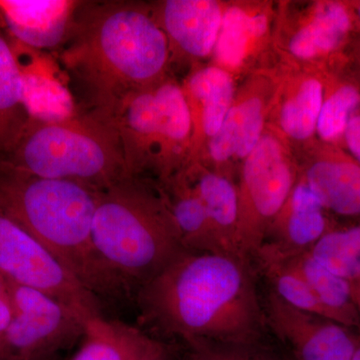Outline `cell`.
<instances>
[{"mask_svg": "<svg viewBox=\"0 0 360 360\" xmlns=\"http://www.w3.org/2000/svg\"><path fill=\"white\" fill-rule=\"evenodd\" d=\"M277 1L229 0L210 63L241 80L260 68L276 65L274 51Z\"/></svg>", "mask_w": 360, "mask_h": 360, "instance_id": "12", "label": "cell"}, {"mask_svg": "<svg viewBox=\"0 0 360 360\" xmlns=\"http://www.w3.org/2000/svg\"><path fill=\"white\" fill-rule=\"evenodd\" d=\"M352 293H354V303L360 316V281L352 283Z\"/></svg>", "mask_w": 360, "mask_h": 360, "instance_id": "33", "label": "cell"}, {"mask_svg": "<svg viewBox=\"0 0 360 360\" xmlns=\"http://www.w3.org/2000/svg\"><path fill=\"white\" fill-rule=\"evenodd\" d=\"M260 248L274 253L302 277L328 310L333 321L359 330L360 316L354 303L352 283L322 266L307 251L281 255L265 246Z\"/></svg>", "mask_w": 360, "mask_h": 360, "instance_id": "23", "label": "cell"}, {"mask_svg": "<svg viewBox=\"0 0 360 360\" xmlns=\"http://www.w3.org/2000/svg\"><path fill=\"white\" fill-rule=\"evenodd\" d=\"M356 33L347 0L277 1L274 51L278 63L333 65L345 58Z\"/></svg>", "mask_w": 360, "mask_h": 360, "instance_id": "8", "label": "cell"}, {"mask_svg": "<svg viewBox=\"0 0 360 360\" xmlns=\"http://www.w3.org/2000/svg\"><path fill=\"white\" fill-rule=\"evenodd\" d=\"M28 120L20 65L0 28V153L13 146Z\"/></svg>", "mask_w": 360, "mask_h": 360, "instance_id": "25", "label": "cell"}, {"mask_svg": "<svg viewBox=\"0 0 360 360\" xmlns=\"http://www.w3.org/2000/svg\"><path fill=\"white\" fill-rule=\"evenodd\" d=\"M115 321L125 360H172L167 345L139 326Z\"/></svg>", "mask_w": 360, "mask_h": 360, "instance_id": "29", "label": "cell"}, {"mask_svg": "<svg viewBox=\"0 0 360 360\" xmlns=\"http://www.w3.org/2000/svg\"><path fill=\"white\" fill-rule=\"evenodd\" d=\"M82 1L0 0V18L20 44L35 49H59Z\"/></svg>", "mask_w": 360, "mask_h": 360, "instance_id": "18", "label": "cell"}, {"mask_svg": "<svg viewBox=\"0 0 360 360\" xmlns=\"http://www.w3.org/2000/svg\"><path fill=\"white\" fill-rule=\"evenodd\" d=\"M352 360H360V329L359 333H357L356 347H355L354 359Z\"/></svg>", "mask_w": 360, "mask_h": 360, "instance_id": "35", "label": "cell"}, {"mask_svg": "<svg viewBox=\"0 0 360 360\" xmlns=\"http://www.w3.org/2000/svg\"><path fill=\"white\" fill-rule=\"evenodd\" d=\"M160 186L172 210L184 250L231 255L219 240L205 206L184 170Z\"/></svg>", "mask_w": 360, "mask_h": 360, "instance_id": "21", "label": "cell"}, {"mask_svg": "<svg viewBox=\"0 0 360 360\" xmlns=\"http://www.w3.org/2000/svg\"><path fill=\"white\" fill-rule=\"evenodd\" d=\"M286 360H292V359H291L290 357L288 356V355H286Z\"/></svg>", "mask_w": 360, "mask_h": 360, "instance_id": "36", "label": "cell"}, {"mask_svg": "<svg viewBox=\"0 0 360 360\" xmlns=\"http://www.w3.org/2000/svg\"><path fill=\"white\" fill-rule=\"evenodd\" d=\"M343 148L360 163V104L348 120L343 137Z\"/></svg>", "mask_w": 360, "mask_h": 360, "instance_id": "30", "label": "cell"}, {"mask_svg": "<svg viewBox=\"0 0 360 360\" xmlns=\"http://www.w3.org/2000/svg\"><path fill=\"white\" fill-rule=\"evenodd\" d=\"M250 262L182 250L135 293L139 328L186 345L259 340L266 326Z\"/></svg>", "mask_w": 360, "mask_h": 360, "instance_id": "2", "label": "cell"}, {"mask_svg": "<svg viewBox=\"0 0 360 360\" xmlns=\"http://www.w3.org/2000/svg\"><path fill=\"white\" fill-rule=\"evenodd\" d=\"M1 279L11 310L0 345L4 359L56 354L82 340L87 321L75 310L41 291Z\"/></svg>", "mask_w": 360, "mask_h": 360, "instance_id": "9", "label": "cell"}, {"mask_svg": "<svg viewBox=\"0 0 360 360\" xmlns=\"http://www.w3.org/2000/svg\"><path fill=\"white\" fill-rule=\"evenodd\" d=\"M0 276L41 291L85 321L101 315V300L20 224L0 210Z\"/></svg>", "mask_w": 360, "mask_h": 360, "instance_id": "10", "label": "cell"}, {"mask_svg": "<svg viewBox=\"0 0 360 360\" xmlns=\"http://www.w3.org/2000/svg\"><path fill=\"white\" fill-rule=\"evenodd\" d=\"M347 68L360 84V32L354 35L345 51Z\"/></svg>", "mask_w": 360, "mask_h": 360, "instance_id": "31", "label": "cell"}, {"mask_svg": "<svg viewBox=\"0 0 360 360\" xmlns=\"http://www.w3.org/2000/svg\"><path fill=\"white\" fill-rule=\"evenodd\" d=\"M278 77V63L239 80L219 131L194 162L238 180L239 167L264 134ZM193 163V162H191Z\"/></svg>", "mask_w": 360, "mask_h": 360, "instance_id": "11", "label": "cell"}, {"mask_svg": "<svg viewBox=\"0 0 360 360\" xmlns=\"http://www.w3.org/2000/svg\"><path fill=\"white\" fill-rule=\"evenodd\" d=\"M18 44L13 49L22 77L23 103L30 117L53 122L75 115L77 104L68 85L61 82L46 59L35 56L32 49Z\"/></svg>", "mask_w": 360, "mask_h": 360, "instance_id": "20", "label": "cell"}, {"mask_svg": "<svg viewBox=\"0 0 360 360\" xmlns=\"http://www.w3.org/2000/svg\"><path fill=\"white\" fill-rule=\"evenodd\" d=\"M0 165L98 191L129 176L115 125L79 110L53 122L30 117L13 146L0 153Z\"/></svg>", "mask_w": 360, "mask_h": 360, "instance_id": "5", "label": "cell"}, {"mask_svg": "<svg viewBox=\"0 0 360 360\" xmlns=\"http://www.w3.org/2000/svg\"><path fill=\"white\" fill-rule=\"evenodd\" d=\"M98 191L80 182L44 179L0 165V210L103 302L129 295L92 240Z\"/></svg>", "mask_w": 360, "mask_h": 360, "instance_id": "3", "label": "cell"}, {"mask_svg": "<svg viewBox=\"0 0 360 360\" xmlns=\"http://www.w3.org/2000/svg\"><path fill=\"white\" fill-rule=\"evenodd\" d=\"M0 360H6L4 359V357L1 356V355H0Z\"/></svg>", "mask_w": 360, "mask_h": 360, "instance_id": "37", "label": "cell"}, {"mask_svg": "<svg viewBox=\"0 0 360 360\" xmlns=\"http://www.w3.org/2000/svg\"><path fill=\"white\" fill-rule=\"evenodd\" d=\"M307 252L341 278L360 281V219L338 222Z\"/></svg>", "mask_w": 360, "mask_h": 360, "instance_id": "26", "label": "cell"}, {"mask_svg": "<svg viewBox=\"0 0 360 360\" xmlns=\"http://www.w3.org/2000/svg\"><path fill=\"white\" fill-rule=\"evenodd\" d=\"M92 240L106 267L134 296L186 250L160 184L141 177L127 176L98 191Z\"/></svg>", "mask_w": 360, "mask_h": 360, "instance_id": "4", "label": "cell"}, {"mask_svg": "<svg viewBox=\"0 0 360 360\" xmlns=\"http://www.w3.org/2000/svg\"><path fill=\"white\" fill-rule=\"evenodd\" d=\"M111 122L129 176L161 184L191 163L193 122L181 84L174 75L127 97Z\"/></svg>", "mask_w": 360, "mask_h": 360, "instance_id": "6", "label": "cell"}, {"mask_svg": "<svg viewBox=\"0 0 360 360\" xmlns=\"http://www.w3.org/2000/svg\"><path fill=\"white\" fill-rule=\"evenodd\" d=\"M295 153L300 179L330 214L360 219V163L345 148L314 139Z\"/></svg>", "mask_w": 360, "mask_h": 360, "instance_id": "15", "label": "cell"}, {"mask_svg": "<svg viewBox=\"0 0 360 360\" xmlns=\"http://www.w3.org/2000/svg\"><path fill=\"white\" fill-rule=\"evenodd\" d=\"M222 0H160L149 2L153 18L169 44L172 68L188 71L210 63L221 27Z\"/></svg>", "mask_w": 360, "mask_h": 360, "instance_id": "14", "label": "cell"}, {"mask_svg": "<svg viewBox=\"0 0 360 360\" xmlns=\"http://www.w3.org/2000/svg\"><path fill=\"white\" fill-rule=\"evenodd\" d=\"M58 61L77 110L110 122L127 97L172 77L149 2L82 1Z\"/></svg>", "mask_w": 360, "mask_h": 360, "instance_id": "1", "label": "cell"}, {"mask_svg": "<svg viewBox=\"0 0 360 360\" xmlns=\"http://www.w3.org/2000/svg\"><path fill=\"white\" fill-rule=\"evenodd\" d=\"M180 84L193 122L191 163L219 131L233 103L238 80L210 63L189 70Z\"/></svg>", "mask_w": 360, "mask_h": 360, "instance_id": "17", "label": "cell"}, {"mask_svg": "<svg viewBox=\"0 0 360 360\" xmlns=\"http://www.w3.org/2000/svg\"><path fill=\"white\" fill-rule=\"evenodd\" d=\"M338 224L300 177L270 225L262 246L281 255L304 252Z\"/></svg>", "mask_w": 360, "mask_h": 360, "instance_id": "19", "label": "cell"}, {"mask_svg": "<svg viewBox=\"0 0 360 360\" xmlns=\"http://www.w3.org/2000/svg\"><path fill=\"white\" fill-rule=\"evenodd\" d=\"M184 172L205 206L219 240L227 252L243 257L236 246L238 221V193L236 180L203 167L189 163ZM248 259V258H246Z\"/></svg>", "mask_w": 360, "mask_h": 360, "instance_id": "22", "label": "cell"}, {"mask_svg": "<svg viewBox=\"0 0 360 360\" xmlns=\"http://www.w3.org/2000/svg\"><path fill=\"white\" fill-rule=\"evenodd\" d=\"M188 360H286L259 340L210 342L196 341L187 345Z\"/></svg>", "mask_w": 360, "mask_h": 360, "instance_id": "28", "label": "cell"}, {"mask_svg": "<svg viewBox=\"0 0 360 360\" xmlns=\"http://www.w3.org/2000/svg\"><path fill=\"white\" fill-rule=\"evenodd\" d=\"M326 68L278 63V77L267 125L293 151L316 139Z\"/></svg>", "mask_w": 360, "mask_h": 360, "instance_id": "16", "label": "cell"}, {"mask_svg": "<svg viewBox=\"0 0 360 360\" xmlns=\"http://www.w3.org/2000/svg\"><path fill=\"white\" fill-rule=\"evenodd\" d=\"M359 104L360 84L347 68L345 58L326 66L316 139L343 148L348 120Z\"/></svg>", "mask_w": 360, "mask_h": 360, "instance_id": "24", "label": "cell"}, {"mask_svg": "<svg viewBox=\"0 0 360 360\" xmlns=\"http://www.w3.org/2000/svg\"><path fill=\"white\" fill-rule=\"evenodd\" d=\"M347 4L354 16L356 32L359 33L360 32V0H347Z\"/></svg>", "mask_w": 360, "mask_h": 360, "instance_id": "32", "label": "cell"}, {"mask_svg": "<svg viewBox=\"0 0 360 360\" xmlns=\"http://www.w3.org/2000/svg\"><path fill=\"white\" fill-rule=\"evenodd\" d=\"M300 167L295 153L267 125L260 141L239 167L238 180V252L252 259L264 243L270 225L290 198Z\"/></svg>", "mask_w": 360, "mask_h": 360, "instance_id": "7", "label": "cell"}, {"mask_svg": "<svg viewBox=\"0 0 360 360\" xmlns=\"http://www.w3.org/2000/svg\"><path fill=\"white\" fill-rule=\"evenodd\" d=\"M265 326L284 343L292 360H352L357 333L330 319L290 307L269 290L264 302Z\"/></svg>", "mask_w": 360, "mask_h": 360, "instance_id": "13", "label": "cell"}, {"mask_svg": "<svg viewBox=\"0 0 360 360\" xmlns=\"http://www.w3.org/2000/svg\"><path fill=\"white\" fill-rule=\"evenodd\" d=\"M70 360H125L115 321L103 315L89 319L82 345Z\"/></svg>", "mask_w": 360, "mask_h": 360, "instance_id": "27", "label": "cell"}, {"mask_svg": "<svg viewBox=\"0 0 360 360\" xmlns=\"http://www.w3.org/2000/svg\"><path fill=\"white\" fill-rule=\"evenodd\" d=\"M56 354L37 355V356L30 357V359L25 360H54V359H56Z\"/></svg>", "mask_w": 360, "mask_h": 360, "instance_id": "34", "label": "cell"}]
</instances>
